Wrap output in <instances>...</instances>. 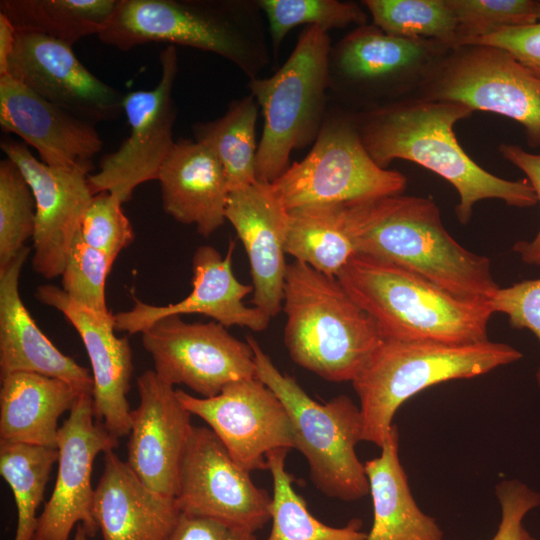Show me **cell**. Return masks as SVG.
<instances>
[{"label": "cell", "instance_id": "1", "mask_svg": "<svg viewBox=\"0 0 540 540\" xmlns=\"http://www.w3.org/2000/svg\"><path fill=\"white\" fill-rule=\"evenodd\" d=\"M473 111L460 103L408 96L352 113L361 141L381 168L395 159L414 162L448 181L458 192L460 223L471 219L476 202L499 199L509 206L537 203L528 180L500 178L477 164L461 147L455 124Z\"/></svg>", "mask_w": 540, "mask_h": 540}, {"label": "cell", "instance_id": "2", "mask_svg": "<svg viewBox=\"0 0 540 540\" xmlns=\"http://www.w3.org/2000/svg\"><path fill=\"white\" fill-rule=\"evenodd\" d=\"M357 253L411 271L468 300L488 301L500 287L489 258L459 244L431 198L402 194L337 204Z\"/></svg>", "mask_w": 540, "mask_h": 540}, {"label": "cell", "instance_id": "3", "mask_svg": "<svg viewBox=\"0 0 540 540\" xmlns=\"http://www.w3.org/2000/svg\"><path fill=\"white\" fill-rule=\"evenodd\" d=\"M263 19L257 0H116L97 36L123 51L165 42L211 52L252 80L270 63Z\"/></svg>", "mask_w": 540, "mask_h": 540}, {"label": "cell", "instance_id": "4", "mask_svg": "<svg viewBox=\"0 0 540 540\" xmlns=\"http://www.w3.org/2000/svg\"><path fill=\"white\" fill-rule=\"evenodd\" d=\"M383 339L475 343L488 339V301L455 296L392 263L357 253L338 274Z\"/></svg>", "mask_w": 540, "mask_h": 540}, {"label": "cell", "instance_id": "5", "mask_svg": "<svg viewBox=\"0 0 540 540\" xmlns=\"http://www.w3.org/2000/svg\"><path fill=\"white\" fill-rule=\"evenodd\" d=\"M282 309L291 359L327 381L352 383L383 340L336 277L302 262L287 264Z\"/></svg>", "mask_w": 540, "mask_h": 540}, {"label": "cell", "instance_id": "6", "mask_svg": "<svg viewBox=\"0 0 540 540\" xmlns=\"http://www.w3.org/2000/svg\"><path fill=\"white\" fill-rule=\"evenodd\" d=\"M522 356L515 347L490 340L448 343L383 339L352 381L360 402L363 441L381 447L396 411L424 389L484 375Z\"/></svg>", "mask_w": 540, "mask_h": 540}, {"label": "cell", "instance_id": "7", "mask_svg": "<svg viewBox=\"0 0 540 540\" xmlns=\"http://www.w3.org/2000/svg\"><path fill=\"white\" fill-rule=\"evenodd\" d=\"M327 31L306 26L286 62L270 77L249 80L264 123L256 158L257 180L273 183L291 165L292 151L313 144L328 107Z\"/></svg>", "mask_w": 540, "mask_h": 540}, {"label": "cell", "instance_id": "8", "mask_svg": "<svg viewBox=\"0 0 540 540\" xmlns=\"http://www.w3.org/2000/svg\"><path fill=\"white\" fill-rule=\"evenodd\" d=\"M256 377L280 399L290 418L294 448L306 458L311 480L325 495L355 501L369 494L364 463L355 451L363 441L360 408L346 395L326 403L311 398L295 378L282 373L253 336H247Z\"/></svg>", "mask_w": 540, "mask_h": 540}, {"label": "cell", "instance_id": "9", "mask_svg": "<svg viewBox=\"0 0 540 540\" xmlns=\"http://www.w3.org/2000/svg\"><path fill=\"white\" fill-rule=\"evenodd\" d=\"M449 50L438 41L387 34L373 23L357 26L331 47L329 105L359 113L408 97Z\"/></svg>", "mask_w": 540, "mask_h": 540}, {"label": "cell", "instance_id": "10", "mask_svg": "<svg viewBox=\"0 0 540 540\" xmlns=\"http://www.w3.org/2000/svg\"><path fill=\"white\" fill-rule=\"evenodd\" d=\"M271 185L290 211L402 194L407 178L379 167L361 141L353 114L329 105L309 153Z\"/></svg>", "mask_w": 540, "mask_h": 540}, {"label": "cell", "instance_id": "11", "mask_svg": "<svg viewBox=\"0 0 540 540\" xmlns=\"http://www.w3.org/2000/svg\"><path fill=\"white\" fill-rule=\"evenodd\" d=\"M416 93L513 119L524 127L527 143L540 146V77L505 49L479 44L450 49Z\"/></svg>", "mask_w": 540, "mask_h": 540}, {"label": "cell", "instance_id": "12", "mask_svg": "<svg viewBox=\"0 0 540 540\" xmlns=\"http://www.w3.org/2000/svg\"><path fill=\"white\" fill-rule=\"evenodd\" d=\"M157 376L183 384L203 398L218 395L229 383L256 377L250 344L216 321L189 323L167 316L141 332Z\"/></svg>", "mask_w": 540, "mask_h": 540}, {"label": "cell", "instance_id": "13", "mask_svg": "<svg viewBox=\"0 0 540 540\" xmlns=\"http://www.w3.org/2000/svg\"><path fill=\"white\" fill-rule=\"evenodd\" d=\"M161 76L151 90H137L124 95L123 111L130 133L114 152L104 155L99 170L88 176L92 194L109 192L122 203L134 189L157 180L162 164L175 141L173 127L176 105L173 88L178 73L176 47L168 45L160 52Z\"/></svg>", "mask_w": 540, "mask_h": 540}, {"label": "cell", "instance_id": "14", "mask_svg": "<svg viewBox=\"0 0 540 540\" xmlns=\"http://www.w3.org/2000/svg\"><path fill=\"white\" fill-rule=\"evenodd\" d=\"M175 499L183 514L213 518L252 533L270 520L272 497L253 483L208 427L192 429Z\"/></svg>", "mask_w": 540, "mask_h": 540}, {"label": "cell", "instance_id": "15", "mask_svg": "<svg viewBox=\"0 0 540 540\" xmlns=\"http://www.w3.org/2000/svg\"><path fill=\"white\" fill-rule=\"evenodd\" d=\"M177 396L192 415L207 423L234 461L247 472L267 469L269 452L294 448L286 408L257 377L229 383L213 397L183 390Z\"/></svg>", "mask_w": 540, "mask_h": 540}, {"label": "cell", "instance_id": "16", "mask_svg": "<svg viewBox=\"0 0 540 540\" xmlns=\"http://www.w3.org/2000/svg\"><path fill=\"white\" fill-rule=\"evenodd\" d=\"M118 447L105 425L95 420L90 393H82L58 430V469L54 488L38 516L32 540H69L81 524L89 537L99 531L94 517L93 463Z\"/></svg>", "mask_w": 540, "mask_h": 540}, {"label": "cell", "instance_id": "17", "mask_svg": "<svg viewBox=\"0 0 540 540\" xmlns=\"http://www.w3.org/2000/svg\"><path fill=\"white\" fill-rule=\"evenodd\" d=\"M1 150L22 172L35 200L32 266L46 279L61 276L70 246L94 196L89 170L53 167L37 160L25 143L3 138Z\"/></svg>", "mask_w": 540, "mask_h": 540}, {"label": "cell", "instance_id": "18", "mask_svg": "<svg viewBox=\"0 0 540 540\" xmlns=\"http://www.w3.org/2000/svg\"><path fill=\"white\" fill-rule=\"evenodd\" d=\"M5 75L93 125L124 112L125 94L92 74L71 46L45 35L17 32Z\"/></svg>", "mask_w": 540, "mask_h": 540}, {"label": "cell", "instance_id": "19", "mask_svg": "<svg viewBox=\"0 0 540 540\" xmlns=\"http://www.w3.org/2000/svg\"><path fill=\"white\" fill-rule=\"evenodd\" d=\"M138 406L131 410L126 463L151 490L175 497L192 433L191 413L172 385L154 370L137 377Z\"/></svg>", "mask_w": 540, "mask_h": 540}, {"label": "cell", "instance_id": "20", "mask_svg": "<svg viewBox=\"0 0 540 540\" xmlns=\"http://www.w3.org/2000/svg\"><path fill=\"white\" fill-rule=\"evenodd\" d=\"M37 301L61 312L80 335L92 367L93 412L116 439L130 433L127 400L133 373V355L127 337L115 335L114 314L95 312L72 302L62 288L40 285Z\"/></svg>", "mask_w": 540, "mask_h": 540}, {"label": "cell", "instance_id": "21", "mask_svg": "<svg viewBox=\"0 0 540 540\" xmlns=\"http://www.w3.org/2000/svg\"><path fill=\"white\" fill-rule=\"evenodd\" d=\"M234 242L222 256L209 245L197 248L192 259V291L184 299L164 306L147 304L134 297L129 310L114 314L115 330L141 333L167 316L202 314L227 327L240 326L263 331L270 317L243 299L253 292L252 285L241 283L232 270Z\"/></svg>", "mask_w": 540, "mask_h": 540}, {"label": "cell", "instance_id": "22", "mask_svg": "<svg viewBox=\"0 0 540 540\" xmlns=\"http://www.w3.org/2000/svg\"><path fill=\"white\" fill-rule=\"evenodd\" d=\"M225 216L249 259L251 302L270 318L275 317L283 304L289 211L270 183L256 181L229 193Z\"/></svg>", "mask_w": 540, "mask_h": 540}, {"label": "cell", "instance_id": "23", "mask_svg": "<svg viewBox=\"0 0 540 540\" xmlns=\"http://www.w3.org/2000/svg\"><path fill=\"white\" fill-rule=\"evenodd\" d=\"M0 125L34 147L53 167L89 171L103 142L94 125L47 101L11 78L0 76Z\"/></svg>", "mask_w": 540, "mask_h": 540}, {"label": "cell", "instance_id": "24", "mask_svg": "<svg viewBox=\"0 0 540 540\" xmlns=\"http://www.w3.org/2000/svg\"><path fill=\"white\" fill-rule=\"evenodd\" d=\"M29 253L30 247L25 246L10 262L0 266V377L15 372L37 373L92 394L93 377L89 370L47 338L21 299L20 274Z\"/></svg>", "mask_w": 540, "mask_h": 540}, {"label": "cell", "instance_id": "25", "mask_svg": "<svg viewBox=\"0 0 540 540\" xmlns=\"http://www.w3.org/2000/svg\"><path fill=\"white\" fill-rule=\"evenodd\" d=\"M93 512L103 540H170L182 515L175 497L148 488L113 450L104 453Z\"/></svg>", "mask_w": 540, "mask_h": 540}, {"label": "cell", "instance_id": "26", "mask_svg": "<svg viewBox=\"0 0 540 540\" xmlns=\"http://www.w3.org/2000/svg\"><path fill=\"white\" fill-rule=\"evenodd\" d=\"M164 211L209 237L226 221L229 188L223 166L204 142L175 141L158 179Z\"/></svg>", "mask_w": 540, "mask_h": 540}, {"label": "cell", "instance_id": "27", "mask_svg": "<svg viewBox=\"0 0 540 540\" xmlns=\"http://www.w3.org/2000/svg\"><path fill=\"white\" fill-rule=\"evenodd\" d=\"M81 394L61 379L37 373L1 377L0 442L57 448L58 420Z\"/></svg>", "mask_w": 540, "mask_h": 540}, {"label": "cell", "instance_id": "28", "mask_svg": "<svg viewBox=\"0 0 540 540\" xmlns=\"http://www.w3.org/2000/svg\"><path fill=\"white\" fill-rule=\"evenodd\" d=\"M378 457L364 463L373 506L365 540H444L436 520L417 505L399 457V432L393 424Z\"/></svg>", "mask_w": 540, "mask_h": 540}, {"label": "cell", "instance_id": "29", "mask_svg": "<svg viewBox=\"0 0 540 540\" xmlns=\"http://www.w3.org/2000/svg\"><path fill=\"white\" fill-rule=\"evenodd\" d=\"M116 0H1L16 32L41 34L73 46L105 26Z\"/></svg>", "mask_w": 540, "mask_h": 540}, {"label": "cell", "instance_id": "30", "mask_svg": "<svg viewBox=\"0 0 540 540\" xmlns=\"http://www.w3.org/2000/svg\"><path fill=\"white\" fill-rule=\"evenodd\" d=\"M258 102L252 94L230 103L223 116L192 126L195 140L209 145L220 160L229 191L255 183Z\"/></svg>", "mask_w": 540, "mask_h": 540}, {"label": "cell", "instance_id": "31", "mask_svg": "<svg viewBox=\"0 0 540 540\" xmlns=\"http://www.w3.org/2000/svg\"><path fill=\"white\" fill-rule=\"evenodd\" d=\"M286 254L330 277H336L357 251L345 232L337 204L289 211Z\"/></svg>", "mask_w": 540, "mask_h": 540}, {"label": "cell", "instance_id": "32", "mask_svg": "<svg viewBox=\"0 0 540 540\" xmlns=\"http://www.w3.org/2000/svg\"><path fill=\"white\" fill-rule=\"evenodd\" d=\"M289 449L280 448L266 456L273 480L270 509L271 531L266 540H365L362 522L352 519L343 527H332L315 518L306 501L293 487L294 478L285 465Z\"/></svg>", "mask_w": 540, "mask_h": 540}, {"label": "cell", "instance_id": "33", "mask_svg": "<svg viewBox=\"0 0 540 540\" xmlns=\"http://www.w3.org/2000/svg\"><path fill=\"white\" fill-rule=\"evenodd\" d=\"M57 460V448L0 442V474L9 485L17 508L14 540L33 539L37 510Z\"/></svg>", "mask_w": 540, "mask_h": 540}, {"label": "cell", "instance_id": "34", "mask_svg": "<svg viewBox=\"0 0 540 540\" xmlns=\"http://www.w3.org/2000/svg\"><path fill=\"white\" fill-rule=\"evenodd\" d=\"M373 24L387 34L406 39L457 44V23L447 0H365Z\"/></svg>", "mask_w": 540, "mask_h": 540}, {"label": "cell", "instance_id": "35", "mask_svg": "<svg viewBox=\"0 0 540 540\" xmlns=\"http://www.w3.org/2000/svg\"><path fill=\"white\" fill-rule=\"evenodd\" d=\"M268 23L271 48L277 58L290 30L317 26L325 31L367 24L368 15L357 3L338 0H257Z\"/></svg>", "mask_w": 540, "mask_h": 540}, {"label": "cell", "instance_id": "36", "mask_svg": "<svg viewBox=\"0 0 540 540\" xmlns=\"http://www.w3.org/2000/svg\"><path fill=\"white\" fill-rule=\"evenodd\" d=\"M34 228L33 193L19 167L6 158L0 162V266L18 255Z\"/></svg>", "mask_w": 540, "mask_h": 540}, {"label": "cell", "instance_id": "37", "mask_svg": "<svg viewBox=\"0 0 540 540\" xmlns=\"http://www.w3.org/2000/svg\"><path fill=\"white\" fill-rule=\"evenodd\" d=\"M457 23L456 47L504 28L538 22L533 0H447ZM455 47V48H456Z\"/></svg>", "mask_w": 540, "mask_h": 540}, {"label": "cell", "instance_id": "38", "mask_svg": "<svg viewBox=\"0 0 540 540\" xmlns=\"http://www.w3.org/2000/svg\"><path fill=\"white\" fill-rule=\"evenodd\" d=\"M114 261L106 253L86 244L78 231L61 274L62 290L72 302L82 307L109 312L105 285Z\"/></svg>", "mask_w": 540, "mask_h": 540}, {"label": "cell", "instance_id": "39", "mask_svg": "<svg viewBox=\"0 0 540 540\" xmlns=\"http://www.w3.org/2000/svg\"><path fill=\"white\" fill-rule=\"evenodd\" d=\"M121 205L122 201L109 192L95 194L79 228V235L86 244L114 260L134 240L132 224Z\"/></svg>", "mask_w": 540, "mask_h": 540}, {"label": "cell", "instance_id": "40", "mask_svg": "<svg viewBox=\"0 0 540 540\" xmlns=\"http://www.w3.org/2000/svg\"><path fill=\"white\" fill-rule=\"evenodd\" d=\"M488 304L493 313L505 314L512 327L530 330L540 342V278L499 287ZM536 380L540 388V366Z\"/></svg>", "mask_w": 540, "mask_h": 540}, {"label": "cell", "instance_id": "41", "mask_svg": "<svg viewBox=\"0 0 540 540\" xmlns=\"http://www.w3.org/2000/svg\"><path fill=\"white\" fill-rule=\"evenodd\" d=\"M495 493L501 508V518L491 540H536L524 526L525 516L540 506V494L523 482L502 480Z\"/></svg>", "mask_w": 540, "mask_h": 540}, {"label": "cell", "instance_id": "42", "mask_svg": "<svg viewBox=\"0 0 540 540\" xmlns=\"http://www.w3.org/2000/svg\"><path fill=\"white\" fill-rule=\"evenodd\" d=\"M490 45L507 50L540 77V22L509 27L481 37L469 45Z\"/></svg>", "mask_w": 540, "mask_h": 540}, {"label": "cell", "instance_id": "43", "mask_svg": "<svg viewBox=\"0 0 540 540\" xmlns=\"http://www.w3.org/2000/svg\"><path fill=\"white\" fill-rule=\"evenodd\" d=\"M498 149L504 159L524 172L540 204V154L527 152L514 144H501ZM513 251L524 263L540 266V227L532 240L516 242Z\"/></svg>", "mask_w": 540, "mask_h": 540}, {"label": "cell", "instance_id": "44", "mask_svg": "<svg viewBox=\"0 0 540 540\" xmlns=\"http://www.w3.org/2000/svg\"><path fill=\"white\" fill-rule=\"evenodd\" d=\"M170 540H258L255 533L202 516L181 515Z\"/></svg>", "mask_w": 540, "mask_h": 540}, {"label": "cell", "instance_id": "45", "mask_svg": "<svg viewBox=\"0 0 540 540\" xmlns=\"http://www.w3.org/2000/svg\"><path fill=\"white\" fill-rule=\"evenodd\" d=\"M17 32L9 19L0 13V76L5 75L9 57L14 49Z\"/></svg>", "mask_w": 540, "mask_h": 540}, {"label": "cell", "instance_id": "46", "mask_svg": "<svg viewBox=\"0 0 540 540\" xmlns=\"http://www.w3.org/2000/svg\"><path fill=\"white\" fill-rule=\"evenodd\" d=\"M89 536L87 535L86 531L84 530L83 526L81 524H78L76 526L75 535L73 537V540H88Z\"/></svg>", "mask_w": 540, "mask_h": 540}, {"label": "cell", "instance_id": "47", "mask_svg": "<svg viewBox=\"0 0 540 540\" xmlns=\"http://www.w3.org/2000/svg\"><path fill=\"white\" fill-rule=\"evenodd\" d=\"M536 13H537L538 22H540V1H536Z\"/></svg>", "mask_w": 540, "mask_h": 540}]
</instances>
